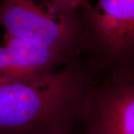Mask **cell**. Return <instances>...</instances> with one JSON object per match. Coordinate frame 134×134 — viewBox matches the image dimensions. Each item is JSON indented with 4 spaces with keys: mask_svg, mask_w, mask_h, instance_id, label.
<instances>
[{
    "mask_svg": "<svg viewBox=\"0 0 134 134\" xmlns=\"http://www.w3.org/2000/svg\"><path fill=\"white\" fill-rule=\"evenodd\" d=\"M81 56L36 78L0 85V134H67L94 77Z\"/></svg>",
    "mask_w": 134,
    "mask_h": 134,
    "instance_id": "obj_1",
    "label": "cell"
},
{
    "mask_svg": "<svg viewBox=\"0 0 134 134\" xmlns=\"http://www.w3.org/2000/svg\"><path fill=\"white\" fill-rule=\"evenodd\" d=\"M80 15L81 57L93 74L133 66L134 0H98Z\"/></svg>",
    "mask_w": 134,
    "mask_h": 134,
    "instance_id": "obj_2",
    "label": "cell"
},
{
    "mask_svg": "<svg viewBox=\"0 0 134 134\" xmlns=\"http://www.w3.org/2000/svg\"><path fill=\"white\" fill-rule=\"evenodd\" d=\"M0 26L14 37L70 59L81 56L80 11L50 0H0Z\"/></svg>",
    "mask_w": 134,
    "mask_h": 134,
    "instance_id": "obj_3",
    "label": "cell"
},
{
    "mask_svg": "<svg viewBox=\"0 0 134 134\" xmlns=\"http://www.w3.org/2000/svg\"><path fill=\"white\" fill-rule=\"evenodd\" d=\"M80 124L81 134H134L133 66L94 75Z\"/></svg>",
    "mask_w": 134,
    "mask_h": 134,
    "instance_id": "obj_4",
    "label": "cell"
},
{
    "mask_svg": "<svg viewBox=\"0 0 134 134\" xmlns=\"http://www.w3.org/2000/svg\"><path fill=\"white\" fill-rule=\"evenodd\" d=\"M72 60L5 33L0 43V85L43 76Z\"/></svg>",
    "mask_w": 134,
    "mask_h": 134,
    "instance_id": "obj_5",
    "label": "cell"
},
{
    "mask_svg": "<svg viewBox=\"0 0 134 134\" xmlns=\"http://www.w3.org/2000/svg\"><path fill=\"white\" fill-rule=\"evenodd\" d=\"M54 5L61 8L80 11L90 3L89 0H50Z\"/></svg>",
    "mask_w": 134,
    "mask_h": 134,
    "instance_id": "obj_6",
    "label": "cell"
},
{
    "mask_svg": "<svg viewBox=\"0 0 134 134\" xmlns=\"http://www.w3.org/2000/svg\"><path fill=\"white\" fill-rule=\"evenodd\" d=\"M76 130L77 128L74 131H72V132H71V133H67V134H77V131H76Z\"/></svg>",
    "mask_w": 134,
    "mask_h": 134,
    "instance_id": "obj_7",
    "label": "cell"
}]
</instances>
